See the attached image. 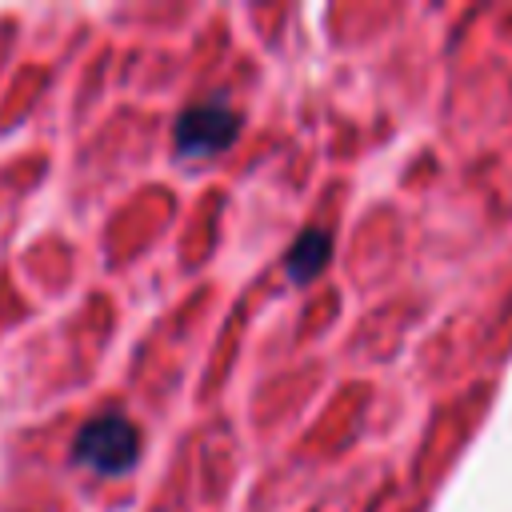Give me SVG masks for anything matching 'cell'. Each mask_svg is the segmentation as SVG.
I'll list each match as a JSON object with an SVG mask.
<instances>
[{
	"label": "cell",
	"mask_w": 512,
	"mask_h": 512,
	"mask_svg": "<svg viewBox=\"0 0 512 512\" xmlns=\"http://www.w3.org/2000/svg\"><path fill=\"white\" fill-rule=\"evenodd\" d=\"M328 252H332V236L324 228H308L296 236V244L288 248L284 256V272L296 280V284H308L312 276H320V268L328 264Z\"/></svg>",
	"instance_id": "3957f363"
},
{
	"label": "cell",
	"mask_w": 512,
	"mask_h": 512,
	"mask_svg": "<svg viewBox=\"0 0 512 512\" xmlns=\"http://www.w3.org/2000/svg\"><path fill=\"white\" fill-rule=\"evenodd\" d=\"M72 456L80 464H88L92 472H100V476H120L140 456V428L120 412L96 416L76 432Z\"/></svg>",
	"instance_id": "6da1fadb"
},
{
	"label": "cell",
	"mask_w": 512,
	"mask_h": 512,
	"mask_svg": "<svg viewBox=\"0 0 512 512\" xmlns=\"http://www.w3.org/2000/svg\"><path fill=\"white\" fill-rule=\"evenodd\" d=\"M240 132V116L228 108V100H204V104H192L176 116V152L188 156V160H204V156H216L224 148H232Z\"/></svg>",
	"instance_id": "7a4b0ae2"
}]
</instances>
